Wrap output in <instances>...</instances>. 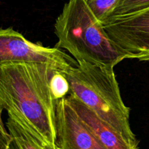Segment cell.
<instances>
[{
	"label": "cell",
	"mask_w": 149,
	"mask_h": 149,
	"mask_svg": "<svg viewBox=\"0 0 149 149\" xmlns=\"http://www.w3.org/2000/svg\"><path fill=\"white\" fill-rule=\"evenodd\" d=\"M148 8L149 0H117L103 22L110 19L135 14Z\"/></svg>",
	"instance_id": "obj_9"
},
{
	"label": "cell",
	"mask_w": 149,
	"mask_h": 149,
	"mask_svg": "<svg viewBox=\"0 0 149 149\" xmlns=\"http://www.w3.org/2000/svg\"><path fill=\"white\" fill-rule=\"evenodd\" d=\"M102 24L127 59L149 61V8Z\"/></svg>",
	"instance_id": "obj_5"
},
{
	"label": "cell",
	"mask_w": 149,
	"mask_h": 149,
	"mask_svg": "<svg viewBox=\"0 0 149 149\" xmlns=\"http://www.w3.org/2000/svg\"><path fill=\"white\" fill-rule=\"evenodd\" d=\"M66 97L79 117L105 148L139 149V146L131 143L113 127L99 118L84 103L70 95Z\"/></svg>",
	"instance_id": "obj_7"
},
{
	"label": "cell",
	"mask_w": 149,
	"mask_h": 149,
	"mask_svg": "<svg viewBox=\"0 0 149 149\" xmlns=\"http://www.w3.org/2000/svg\"><path fill=\"white\" fill-rule=\"evenodd\" d=\"M69 95L84 103L128 141L139 146L130 124V108L122 100L113 67L79 62L63 71Z\"/></svg>",
	"instance_id": "obj_3"
},
{
	"label": "cell",
	"mask_w": 149,
	"mask_h": 149,
	"mask_svg": "<svg viewBox=\"0 0 149 149\" xmlns=\"http://www.w3.org/2000/svg\"><path fill=\"white\" fill-rule=\"evenodd\" d=\"M56 47L68 51L79 62L114 68L127 56L110 39L87 0H68L56 19Z\"/></svg>",
	"instance_id": "obj_2"
},
{
	"label": "cell",
	"mask_w": 149,
	"mask_h": 149,
	"mask_svg": "<svg viewBox=\"0 0 149 149\" xmlns=\"http://www.w3.org/2000/svg\"><path fill=\"white\" fill-rule=\"evenodd\" d=\"M11 137L8 131L4 132L0 130V149H11Z\"/></svg>",
	"instance_id": "obj_12"
},
{
	"label": "cell",
	"mask_w": 149,
	"mask_h": 149,
	"mask_svg": "<svg viewBox=\"0 0 149 149\" xmlns=\"http://www.w3.org/2000/svg\"><path fill=\"white\" fill-rule=\"evenodd\" d=\"M50 87L56 101L69 95V84L63 71L55 70L53 71L50 80Z\"/></svg>",
	"instance_id": "obj_10"
},
{
	"label": "cell",
	"mask_w": 149,
	"mask_h": 149,
	"mask_svg": "<svg viewBox=\"0 0 149 149\" xmlns=\"http://www.w3.org/2000/svg\"><path fill=\"white\" fill-rule=\"evenodd\" d=\"M56 149H106L84 125L67 97L56 104Z\"/></svg>",
	"instance_id": "obj_6"
},
{
	"label": "cell",
	"mask_w": 149,
	"mask_h": 149,
	"mask_svg": "<svg viewBox=\"0 0 149 149\" xmlns=\"http://www.w3.org/2000/svg\"><path fill=\"white\" fill-rule=\"evenodd\" d=\"M74 58L58 47L33 43L12 28L0 29V64L44 63L61 71L78 65Z\"/></svg>",
	"instance_id": "obj_4"
},
{
	"label": "cell",
	"mask_w": 149,
	"mask_h": 149,
	"mask_svg": "<svg viewBox=\"0 0 149 149\" xmlns=\"http://www.w3.org/2000/svg\"><path fill=\"white\" fill-rule=\"evenodd\" d=\"M5 125L11 137V149H50L13 118L8 116Z\"/></svg>",
	"instance_id": "obj_8"
},
{
	"label": "cell",
	"mask_w": 149,
	"mask_h": 149,
	"mask_svg": "<svg viewBox=\"0 0 149 149\" xmlns=\"http://www.w3.org/2000/svg\"><path fill=\"white\" fill-rule=\"evenodd\" d=\"M57 69L44 63L0 64V100L8 116L56 149V104L50 87ZM61 71V70H60Z\"/></svg>",
	"instance_id": "obj_1"
},
{
	"label": "cell",
	"mask_w": 149,
	"mask_h": 149,
	"mask_svg": "<svg viewBox=\"0 0 149 149\" xmlns=\"http://www.w3.org/2000/svg\"><path fill=\"white\" fill-rule=\"evenodd\" d=\"M4 110V108H3L2 104L1 103V100H0V130L4 132H7V130L6 129V127L4 125V122L2 120V111Z\"/></svg>",
	"instance_id": "obj_13"
},
{
	"label": "cell",
	"mask_w": 149,
	"mask_h": 149,
	"mask_svg": "<svg viewBox=\"0 0 149 149\" xmlns=\"http://www.w3.org/2000/svg\"><path fill=\"white\" fill-rule=\"evenodd\" d=\"M117 0H87L90 10L96 18L103 23Z\"/></svg>",
	"instance_id": "obj_11"
}]
</instances>
